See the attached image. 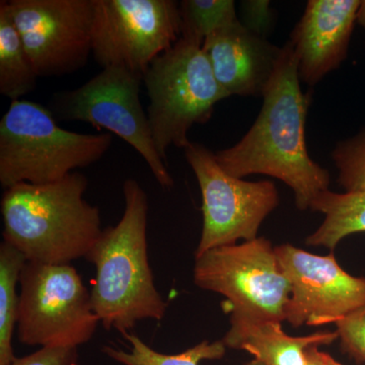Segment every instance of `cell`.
I'll return each instance as SVG.
<instances>
[{
	"mask_svg": "<svg viewBox=\"0 0 365 365\" xmlns=\"http://www.w3.org/2000/svg\"><path fill=\"white\" fill-rule=\"evenodd\" d=\"M299 81L297 55L288 42L262 96L263 105L253 126L239 143L215 155L230 176L263 174L280 180L294 191L297 208L307 210L319 194L329 190L330 174L307 151L309 98Z\"/></svg>",
	"mask_w": 365,
	"mask_h": 365,
	"instance_id": "obj_1",
	"label": "cell"
},
{
	"mask_svg": "<svg viewBox=\"0 0 365 365\" xmlns=\"http://www.w3.org/2000/svg\"><path fill=\"white\" fill-rule=\"evenodd\" d=\"M88 178L73 172L44 185H14L1 199L4 239L26 261L66 265L86 258L103 234L97 206L86 202Z\"/></svg>",
	"mask_w": 365,
	"mask_h": 365,
	"instance_id": "obj_2",
	"label": "cell"
},
{
	"mask_svg": "<svg viewBox=\"0 0 365 365\" xmlns=\"http://www.w3.org/2000/svg\"><path fill=\"white\" fill-rule=\"evenodd\" d=\"M123 194L121 220L103 230L86 258L96 268L93 309L106 330L122 335L143 319L160 321L168 309L148 261V195L133 179L124 182Z\"/></svg>",
	"mask_w": 365,
	"mask_h": 365,
	"instance_id": "obj_3",
	"label": "cell"
},
{
	"mask_svg": "<svg viewBox=\"0 0 365 365\" xmlns=\"http://www.w3.org/2000/svg\"><path fill=\"white\" fill-rule=\"evenodd\" d=\"M112 143V134L66 130L44 106L14 101L0 121V184L6 190L59 181L98 162Z\"/></svg>",
	"mask_w": 365,
	"mask_h": 365,
	"instance_id": "obj_4",
	"label": "cell"
},
{
	"mask_svg": "<svg viewBox=\"0 0 365 365\" xmlns=\"http://www.w3.org/2000/svg\"><path fill=\"white\" fill-rule=\"evenodd\" d=\"M143 83L150 98L148 121L163 162L170 146H189L190 129L208 122L215 105L230 97L216 81L202 47L182 39L153 60Z\"/></svg>",
	"mask_w": 365,
	"mask_h": 365,
	"instance_id": "obj_5",
	"label": "cell"
},
{
	"mask_svg": "<svg viewBox=\"0 0 365 365\" xmlns=\"http://www.w3.org/2000/svg\"><path fill=\"white\" fill-rule=\"evenodd\" d=\"M194 283L225 297L230 324L285 321L290 284L266 237L209 250L195 257Z\"/></svg>",
	"mask_w": 365,
	"mask_h": 365,
	"instance_id": "obj_6",
	"label": "cell"
},
{
	"mask_svg": "<svg viewBox=\"0 0 365 365\" xmlns=\"http://www.w3.org/2000/svg\"><path fill=\"white\" fill-rule=\"evenodd\" d=\"M18 338L41 348H78L95 335L98 324L91 292L71 264L26 262L20 277Z\"/></svg>",
	"mask_w": 365,
	"mask_h": 365,
	"instance_id": "obj_7",
	"label": "cell"
},
{
	"mask_svg": "<svg viewBox=\"0 0 365 365\" xmlns=\"http://www.w3.org/2000/svg\"><path fill=\"white\" fill-rule=\"evenodd\" d=\"M143 76L121 67H106L85 85L55 93L50 111L61 121H81L116 134L138 151L163 188L174 180L158 155L148 113L141 105Z\"/></svg>",
	"mask_w": 365,
	"mask_h": 365,
	"instance_id": "obj_8",
	"label": "cell"
},
{
	"mask_svg": "<svg viewBox=\"0 0 365 365\" xmlns=\"http://www.w3.org/2000/svg\"><path fill=\"white\" fill-rule=\"evenodd\" d=\"M184 151L202 194L203 230L195 257L257 239L262 223L279 204L275 184L230 176L202 144L191 143Z\"/></svg>",
	"mask_w": 365,
	"mask_h": 365,
	"instance_id": "obj_9",
	"label": "cell"
},
{
	"mask_svg": "<svg viewBox=\"0 0 365 365\" xmlns=\"http://www.w3.org/2000/svg\"><path fill=\"white\" fill-rule=\"evenodd\" d=\"M93 54L98 66L144 76L181 37L174 0H93Z\"/></svg>",
	"mask_w": 365,
	"mask_h": 365,
	"instance_id": "obj_10",
	"label": "cell"
},
{
	"mask_svg": "<svg viewBox=\"0 0 365 365\" xmlns=\"http://www.w3.org/2000/svg\"><path fill=\"white\" fill-rule=\"evenodd\" d=\"M14 26L39 78L79 71L93 52V0H11Z\"/></svg>",
	"mask_w": 365,
	"mask_h": 365,
	"instance_id": "obj_11",
	"label": "cell"
},
{
	"mask_svg": "<svg viewBox=\"0 0 365 365\" xmlns=\"http://www.w3.org/2000/svg\"><path fill=\"white\" fill-rule=\"evenodd\" d=\"M275 253L290 284L285 321L294 328L335 324L365 306V277L346 272L333 252L319 256L284 244Z\"/></svg>",
	"mask_w": 365,
	"mask_h": 365,
	"instance_id": "obj_12",
	"label": "cell"
},
{
	"mask_svg": "<svg viewBox=\"0 0 365 365\" xmlns=\"http://www.w3.org/2000/svg\"><path fill=\"white\" fill-rule=\"evenodd\" d=\"M360 4L359 0L307 2L289 41L297 55L300 81L316 86L347 58Z\"/></svg>",
	"mask_w": 365,
	"mask_h": 365,
	"instance_id": "obj_13",
	"label": "cell"
},
{
	"mask_svg": "<svg viewBox=\"0 0 365 365\" xmlns=\"http://www.w3.org/2000/svg\"><path fill=\"white\" fill-rule=\"evenodd\" d=\"M202 50L216 81L230 97H260L272 78L282 48L251 32L239 21L206 38Z\"/></svg>",
	"mask_w": 365,
	"mask_h": 365,
	"instance_id": "obj_14",
	"label": "cell"
},
{
	"mask_svg": "<svg viewBox=\"0 0 365 365\" xmlns=\"http://www.w3.org/2000/svg\"><path fill=\"white\" fill-rule=\"evenodd\" d=\"M337 339L336 331L292 337L279 322H239L230 324L222 341L227 348L249 352L263 365H307V348L332 344Z\"/></svg>",
	"mask_w": 365,
	"mask_h": 365,
	"instance_id": "obj_15",
	"label": "cell"
},
{
	"mask_svg": "<svg viewBox=\"0 0 365 365\" xmlns=\"http://www.w3.org/2000/svg\"><path fill=\"white\" fill-rule=\"evenodd\" d=\"M313 211L323 213L325 220L306 239L307 246L335 250L344 237L365 232V193L322 192L311 204Z\"/></svg>",
	"mask_w": 365,
	"mask_h": 365,
	"instance_id": "obj_16",
	"label": "cell"
},
{
	"mask_svg": "<svg viewBox=\"0 0 365 365\" xmlns=\"http://www.w3.org/2000/svg\"><path fill=\"white\" fill-rule=\"evenodd\" d=\"M37 72L34 68L6 1L0 2V93L14 101L35 90Z\"/></svg>",
	"mask_w": 365,
	"mask_h": 365,
	"instance_id": "obj_17",
	"label": "cell"
},
{
	"mask_svg": "<svg viewBox=\"0 0 365 365\" xmlns=\"http://www.w3.org/2000/svg\"><path fill=\"white\" fill-rule=\"evenodd\" d=\"M26 257L6 242L0 246V365L13 364L14 356L13 337L18 324L19 300L16 285Z\"/></svg>",
	"mask_w": 365,
	"mask_h": 365,
	"instance_id": "obj_18",
	"label": "cell"
},
{
	"mask_svg": "<svg viewBox=\"0 0 365 365\" xmlns=\"http://www.w3.org/2000/svg\"><path fill=\"white\" fill-rule=\"evenodd\" d=\"M123 337L130 344L129 350L125 351L112 346L102 349L105 355L122 365H199L203 360L222 359L227 350L222 340H205L179 354H163L145 344L135 334L126 333Z\"/></svg>",
	"mask_w": 365,
	"mask_h": 365,
	"instance_id": "obj_19",
	"label": "cell"
},
{
	"mask_svg": "<svg viewBox=\"0 0 365 365\" xmlns=\"http://www.w3.org/2000/svg\"><path fill=\"white\" fill-rule=\"evenodd\" d=\"M180 39L199 47L216 31L240 21L232 0H184L180 2Z\"/></svg>",
	"mask_w": 365,
	"mask_h": 365,
	"instance_id": "obj_20",
	"label": "cell"
},
{
	"mask_svg": "<svg viewBox=\"0 0 365 365\" xmlns=\"http://www.w3.org/2000/svg\"><path fill=\"white\" fill-rule=\"evenodd\" d=\"M331 157L339 172L338 184L346 193H365V129L336 144Z\"/></svg>",
	"mask_w": 365,
	"mask_h": 365,
	"instance_id": "obj_21",
	"label": "cell"
},
{
	"mask_svg": "<svg viewBox=\"0 0 365 365\" xmlns=\"http://www.w3.org/2000/svg\"><path fill=\"white\" fill-rule=\"evenodd\" d=\"M341 349L356 364H365V306L336 322Z\"/></svg>",
	"mask_w": 365,
	"mask_h": 365,
	"instance_id": "obj_22",
	"label": "cell"
},
{
	"mask_svg": "<svg viewBox=\"0 0 365 365\" xmlns=\"http://www.w3.org/2000/svg\"><path fill=\"white\" fill-rule=\"evenodd\" d=\"M242 25L246 26L261 37L271 32L273 28V11L270 9V2L267 0H249L242 1Z\"/></svg>",
	"mask_w": 365,
	"mask_h": 365,
	"instance_id": "obj_23",
	"label": "cell"
},
{
	"mask_svg": "<svg viewBox=\"0 0 365 365\" xmlns=\"http://www.w3.org/2000/svg\"><path fill=\"white\" fill-rule=\"evenodd\" d=\"M78 348H40L9 365H78Z\"/></svg>",
	"mask_w": 365,
	"mask_h": 365,
	"instance_id": "obj_24",
	"label": "cell"
},
{
	"mask_svg": "<svg viewBox=\"0 0 365 365\" xmlns=\"http://www.w3.org/2000/svg\"><path fill=\"white\" fill-rule=\"evenodd\" d=\"M307 365H342L328 353L321 351L318 346H311L306 350Z\"/></svg>",
	"mask_w": 365,
	"mask_h": 365,
	"instance_id": "obj_25",
	"label": "cell"
},
{
	"mask_svg": "<svg viewBox=\"0 0 365 365\" xmlns=\"http://www.w3.org/2000/svg\"><path fill=\"white\" fill-rule=\"evenodd\" d=\"M356 21L365 29V1H361V4H360L359 11H357Z\"/></svg>",
	"mask_w": 365,
	"mask_h": 365,
	"instance_id": "obj_26",
	"label": "cell"
},
{
	"mask_svg": "<svg viewBox=\"0 0 365 365\" xmlns=\"http://www.w3.org/2000/svg\"><path fill=\"white\" fill-rule=\"evenodd\" d=\"M245 365H263V364H261L260 362L259 361H257V360H252V361H250L248 362V364H246Z\"/></svg>",
	"mask_w": 365,
	"mask_h": 365,
	"instance_id": "obj_27",
	"label": "cell"
}]
</instances>
